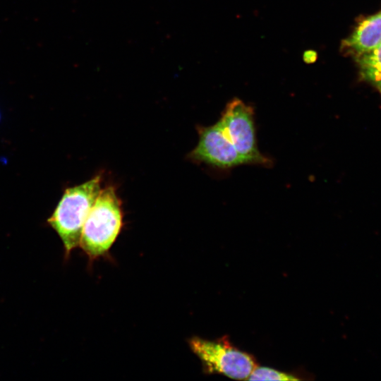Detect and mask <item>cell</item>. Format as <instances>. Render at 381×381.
I'll return each mask as SVG.
<instances>
[{
	"mask_svg": "<svg viewBox=\"0 0 381 381\" xmlns=\"http://www.w3.org/2000/svg\"><path fill=\"white\" fill-rule=\"evenodd\" d=\"M122 202L114 186L101 189L83 224L79 246L90 263L108 256L123 226Z\"/></svg>",
	"mask_w": 381,
	"mask_h": 381,
	"instance_id": "6da1fadb",
	"label": "cell"
},
{
	"mask_svg": "<svg viewBox=\"0 0 381 381\" xmlns=\"http://www.w3.org/2000/svg\"><path fill=\"white\" fill-rule=\"evenodd\" d=\"M101 181V174H97L82 184L66 188L47 219L63 243L66 259L79 246L83 224L102 189Z\"/></svg>",
	"mask_w": 381,
	"mask_h": 381,
	"instance_id": "7a4b0ae2",
	"label": "cell"
},
{
	"mask_svg": "<svg viewBox=\"0 0 381 381\" xmlns=\"http://www.w3.org/2000/svg\"><path fill=\"white\" fill-rule=\"evenodd\" d=\"M188 343L201 361L205 374H221L235 380H248L258 366L253 356L233 345L227 336L216 340L193 337Z\"/></svg>",
	"mask_w": 381,
	"mask_h": 381,
	"instance_id": "3957f363",
	"label": "cell"
},
{
	"mask_svg": "<svg viewBox=\"0 0 381 381\" xmlns=\"http://www.w3.org/2000/svg\"><path fill=\"white\" fill-rule=\"evenodd\" d=\"M217 123L226 138L250 164H270V159L258 147L254 111L251 106L238 98H234L226 104Z\"/></svg>",
	"mask_w": 381,
	"mask_h": 381,
	"instance_id": "277c9868",
	"label": "cell"
},
{
	"mask_svg": "<svg viewBox=\"0 0 381 381\" xmlns=\"http://www.w3.org/2000/svg\"><path fill=\"white\" fill-rule=\"evenodd\" d=\"M197 130L198 144L187 156L191 161L220 169L250 164L226 138L217 122L210 126H198Z\"/></svg>",
	"mask_w": 381,
	"mask_h": 381,
	"instance_id": "5b68a950",
	"label": "cell"
},
{
	"mask_svg": "<svg viewBox=\"0 0 381 381\" xmlns=\"http://www.w3.org/2000/svg\"><path fill=\"white\" fill-rule=\"evenodd\" d=\"M381 45V11L361 21L341 44L344 54L357 56Z\"/></svg>",
	"mask_w": 381,
	"mask_h": 381,
	"instance_id": "8992f818",
	"label": "cell"
},
{
	"mask_svg": "<svg viewBox=\"0 0 381 381\" xmlns=\"http://www.w3.org/2000/svg\"><path fill=\"white\" fill-rule=\"evenodd\" d=\"M362 79L371 83L381 94V45L373 51L355 56Z\"/></svg>",
	"mask_w": 381,
	"mask_h": 381,
	"instance_id": "52a82bcc",
	"label": "cell"
},
{
	"mask_svg": "<svg viewBox=\"0 0 381 381\" xmlns=\"http://www.w3.org/2000/svg\"><path fill=\"white\" fill-rule=\"evenodd\" d=\"M248 380H298L294 375L277 370L257 366L248 378Z\"/></svg>",
	"mask_w": 381,
	"mask_h": 381,
	"instance_id": "ba28073f",
	"label": "cell"
},
{
	"mask_svg": "<svg viewBox=\"0 0 381 381\" xmlns=\"http://www.w3.org/2000/svg\"><path fill=\"white\" fill-rule=\"evenodd\" d=\"M303 61L307 64L315 63L318 59V54L315 50L308 49L304 52L303 54Z\"/></svg>",
	"mask_w": 381,
	"mask_h": 381,
	"instance_id": "9c48e42d",
	"label": "cell"
}]
</instances>
